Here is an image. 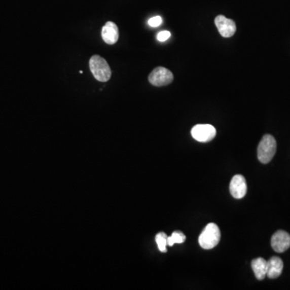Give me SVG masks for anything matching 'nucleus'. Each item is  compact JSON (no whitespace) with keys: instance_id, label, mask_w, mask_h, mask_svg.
I'll list each match as a JSON object with an SVG mask.
<instances>
[{"instance_id":"1","label":"nucleus","mask_w":290,"mask_h":290,"mask_svg":"<svg viewBox=\"0 0 290 290\" xmlns=\"http://www.w3.org/2000/svg\"><path fill=\"white\" fill-rule=\"evenodd\" d=\"M220 239L221 232L220 228L214 223H210L199 235L198 243L202 248L209 250L215 247L220 243Z\"/></svg>"},{"instance_id":"2","label":"nucleus","mask_w":290,"mask_h":290,"mask_svg":"<svg viewBox=\"0 0 290 290\" xmlns=\"http://www.w3.org/2000/svg\"><path fill=\"white\" fill-rule=\"evenodd\" d=\"M90 69L94 79L98 82L106 83L112 77V69L105 59L98 55H94L90 59Z\"/></svg>"},{"instance_id":"3","label":"nucleus","mask_w":290,"mask_h":290,"mask_svg":"<svg viewBox=\"0 0 290 290\" xmlns=\"http://www.w3.org/2000/svg\"><path fill=\"white\" fill-rule=\"evenodd\" d=\"M276 141L273 135L263 136L257 149V157L262 164H268L276 154Z\"/></svg>"},{"instance_id":"4","label":"nucleus","mask_w":290,"mask_h":290,"mask_svg":"<svg viewBox=\"0 0 290 290\" xmlns=\"http://www.w3.org/2000/svg\"><path fill=\"white\" fill-rule=\"evenodd\" d=\"M149 81L153 86L164 87L173 82V72L165 67H157L152 71L149 77Z\"/></svg>"},{"instance_id":"5","label":"nucleus","mask_w":290,"mask_h":290,"mask_svg":"<svg viewBox=\"0 0 290 290\" xmlns=\"http://www.w3.org/2000/svg\"><path fill=\"white\" fill-rule=\"evenodd\" d=\"M191 135L197 141L206 143L215 137L216 129L210 124H197L191 130Z\"/></svg>"},{"instance_id":"6","label":"nucleus","mask_w":290,"mask_h":290,"mask_svg":"<svg viewBox=\"0 0 290 290\" xmlns=\"http://www.w3.org/2000/svg\"><path fill=\"white\" fill-rule=\"evenodd\" d=\"M214 24L220 35L224 38H232L236 31V24L235 22L222 15L215 18Z\"/></svg>"},{"instance_id":"7","label":"nucleus","mask_w":290,"mask_h":290,"mask_svg":"<svg viewBox=\"0 0 290 290\" xmlns=\"http://www.w3.org/2000/svg\"><path fill=\"white\" fill-rule=\"evenodd\" d=\"M271 245L276 252L282 253L290 247V235L288 232L279 230L271 239Z\"/></svg>"},{"instance_id":"8","label":"nucleus","mask_w":290,"mask_h":290,"mask_svg":"<svg viewBox=\"0 0 290 290\" xmlns=\"http://www.w3.org/2000/svg\"><path fill=\"white\" fill-rule=\"evenodd\" d=\"M247 190V183L244 176L238 174L232 177L230 183V193L233 198L241 199L245 197Z\"/></svg>"},{"instance_id":"9","label":"nucleus","mask_w":290,"mask_h":290,"mask_svg":"<svg viewBox=\"0 0 290 290\" xmlns=\"http://www.w3.org/2000/svg\"><path fill=\"white\" fill-rule=\"evenodd\" d=\"M102 38L107 45H115L119 40V28L115 23L108 21L102 28Z\"/></svg>"},{"instance_id":"10","label":"nucleus","mask_w":290,"mask_h":290,"mask_svg":"<svg viewBox=\"0 0 290 290\" xmlns=\"http://www.w3.org/2000/svg\"><path fill=\"white\" fill-rule=\"evenodd\" d=\"M284 264L280 257H273L267 261V276L270 279L277 278L282 273Z\"/></svg>"},{"instance_id":"11","label":"nucleus","mask_w":290,"mask_h":290,"mask_svg":"<svg viewBox=\"0 0 290 290\" xmlns=\"http://www.w3.org/2000/svg\"><path fill=\"white\" fill-rule=\"evenodd\" d=\"M251 268L257 280H262L267 276V261L264 258H257L251 261Z\"/></svg>"},{"instance_id":"12","label":"nucleus","mask_w":290,"mask_h":290,"mask_svg":"<svg viewBox=\"0 0 290 290\" xmlns=\"http://www.w3.org/2000/svg\"><path fill=\"white\" fill-rule=\"evenodd\" d=\"M156 243L159 251L161 252H166L168 246V235L165 232H160L156 235Z\"/></svg>"},{"instance_id":"13","label":"nucleus","mask_w":290,"mask_h":290,"mask_svg":"<svg viewBox=\"0 0 290 290\" xmlns=\"http://www.w3.org/2000/svg\"><path fill=\"white\" fill-rule=\"evenodd\" d=\"M186 239L187 237L183 232L176 231V232H173L171 236L168 237V246L172 247L176 243H183Z\"/></svg>"},{"instance_id":"14","label":"nucleus","mask_w":290,"mask_h":290,"mask_svg":"<svg viewBox=\"0 0 290 290\" xmlns=\"http://www.w3.org/2000/svg\"><path fill=\"white\" fill-rule=\"evenodd\" d=\"M162 18L161 16H154V17L151 18L150 20L148 22V24L152 28H157V27H159L161 24H162Z\"/></svg>"},{"instance_id":"15","label":"nucleus","mask_w":290,"mask_h":290,"mask_svg":"<svg viewBox=\"0 0 290 290\" xmlns=\"http://www.w3.org/2000/svg\"><path fill=\"white\" fill-rule=\"evenodd\" d=\"M171 33L169 31H160L159 33L157 34V40L161 42H165L167 40L170 38Z\"/></svg>"}]
</instances>
